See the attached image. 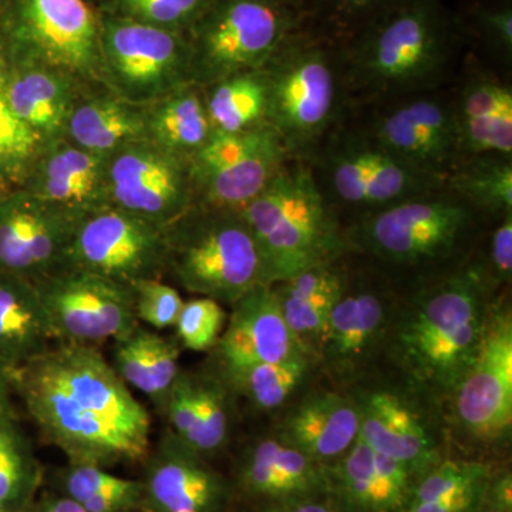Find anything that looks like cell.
<instances>
[{"label": "cell", "instance_id": "cell-1", "mask_svg": "<svg viewBox=\"0 0 512 512\" xmlns=\"http://www.w3.org/2000/svg\"><path fill=\"white\" fill-rule=\"evenodd\" d=\"M12 375L40 436L70 464L104 468L150 454V414L99 348L56 343Z\"/></svg>", "mask_w": 512, "mask_h": 512}, {"label": "cell", "instance_id": "cell-2", "mask_svg": "<svg viewBox=\"0 0 512 512\" xmlns=\"http://www.w3.org/2000/svg\"><path fill=\"white\" fill-rule=\"evenodd\" d=\"M463 35L441 0H400L342 43L346 83L379 97L434 89Z\"/></svg>", "mask_w": 512, "mask_h": 512}, {"label": "cell", "instance_id": "cell-3", "mask_svg": "<svg viewBox=\"0 0 512 512\" xmlns=\"http://www.w3.org/2000/svg\"><path fill=\"white\" fill-rule=\"evenodd\" d=\"M487 289L484 269L470 265L420 293L397 332V353L417 382L456 392L480 349Z\"/></svg>", "mask_w": 512, "mask_h": 512}, {"label": "cell", "instance_id": "cell-4", "mask_svg": "<svg viewBox=\"0 0 512 512\" xmlns=\"http://www.w3.org/2000/svg\"><path fill=\"white\" fill-rule=\"evenodd\" d=\"M242 214L258 248L265 285L338 261L346 249L335 211L311 167L298 158H291Z\"/></svg>", "mask_w": 512, "mask_h": 512}, {"label": "cell", "instance_id": "cell-5", "mask_svg": "<svg viewBox=\"0 0 512 512\" xmlns=\"http://www.w3.org/2000/svg\"><path fill=\"white\" fill-rule=\"evenodd\" d=\"M268 124L292 158L312 157L335 131L346 73L342 46L302 26L262 67Z\"/></svg>", "mask_w": 512, "mask_h": 512}, {"label": "cell", "instance_id": "cell-6", "mask_svg": "<svg viewBox=\"0 0 512 512\" xmlns=\"http://www.w3.org/2000/svg\"><path fill=\"white\" fill-rule=\"evenodd\" d=\"M164 235L167 274L185 291L234 305L264 284L258 248L242 211L195 202Z\"/></svg>", "mask_w": 512, "mask_h": 512}, {"label": "cell", "instance_id": "cell-7", "mask_svg": "<svg viewBox=\"0 0 512 512\" xmlns=\"http://www.w3.org/2000/svg\"><path fill=\"white\" fill-rule=\"evenodd\" d=\"M0 57L46 67L82 92L106 87L100 15L84 0H9L0 25Z\"/></svg>", "mask_w": 512, "mask_h": 512}, {"label": "cell", "instance_id": "cell-8", "mask_svg": "<svg viewBox=\"0 0 512 512\" xmlns=\"http://www.w3.org/2000/svg\"><path fill=\"white\" fill-rule=\"evenodd\" d=\"M302 26L301 13L281 0H210L185 32L192 83L207 87L261 70Z\"/></svg>", "mask_w": 512, "mask_h": 512}, {"label": "cell", "instance_id": "cell-9", "mask_svg": "<svg viewBox=\"0 0 512 512\" xmlns=\"http://www.w3.org/2000/svg\"><path fill=\"white\" fill-rule=\"evenodd\" d=\"M316 150L313 177L332 207L355 208L366 215L397 202L446 187V181L421 173L376 143L366 131L330 134ZM333 210V208H332Z\"/></svg>", "mask_w": 512, "mask_h": 512}, {"label": "cell", "instance_id": "cell-10", "mask_svg": "<svg viewBox=\"0 0 512 512\" xmlns=\"http://www.w3.org/2000/svg\"><path fill=\"white\" fill-rule=\"evenodd\" d=\"M104 86L146 107L192 83L191 52L184 33L99 13Z\"/></svg>", "mask_w": 512, "mask_h": 512}, {"label": "cell", "instance_id": "cell-11", "mask_svg": "<svg viewBox=\"0 0 512 512\" xmlns=\"http://www.w3.org/2000/svg\"><path fill=\"white\" fill-rule=\"evenodd\" d=\"M477 212L443 187L366 215L360 238L369 252L390 264H433L456 252Z\"/></svg>", "mask_w": 512, "mask_h": 512}, {"label": "cell", "instance_id": "cell-12", "mask_svg": "<svg viewBox=\"0 0 512 512\" xmlns=\"http://www.w3.org/2000/svg\"><path fill=\"white\" fill-rule=\"evenodd\" d=\"M55 343L99 348L138 325L133 286L63 266L35 281Z\"/></svg>", "mask_w": 512, "mask_h": 512}, {"label": "cell", "instance_id": "cell-13", "mask_svg": "<svg viewBox=\"0 0 512 512\" xmlns=\"http://www.w3.org/2000/svg\"><path fill=\"white\" fill-rule=\"evenodd\" d=\"M291 158L269 124L214 131L190 160L195 202L242 211Z\"/></svg>", "mask_w": 512, "mask_h": 512}, {"label": "cell", "instance_id": "cell-14", "mask_svg": "<svg viewBox=\"0 0 512 512\" xmlns=\"http://www.w3.org/2000/svg\"><path fill=\"white\" fill-rule=\"evenodd\" d=\"M64 266L127 286L163 279L164 229L111 205L77 225Z\"/></svg>", "mask_w": 512, "mask_h": 512}, {"label": "cell", "instance_id": "cell-15", "mask_svg": "<svg viewBox=\"0 0 512 512\" xmlns=\"http://www.w3.org/2000/svg\"><path fill=\"white\" fill-rule=\"evenodd\" d=\"M107 181L113 207L163 229L195 204L190 161L147 138L109 154Z\"/></svg>", "mask_w": 512, "mask_h": 512}, {"label": "cell", "instance_id": "cell-16", "mask_svg": "<svg viewBox=\"0 0 512 512\" xmlns=\"http://www.w3.org/2000/svg\"><path fill=\"white\" fill-rule=\"evenodd\" d=\"M421 173L446 181L461 158L454 97L434 89L393 97L366 131Z\"/></svg>", "mask_w": 512, "mask_h": 512}, {"label": "cell", "instance_id": "cell-17", "mask_svg": "<svg viewBox=\"0 0 512 512\" xmlns=\"http://www.w3.org/2000/svg\"><path fill=\"white\" fill-rule=\"evenodd\" d=\"M456 413L478 440L495 441L512 426V320L510 309L487 311L480 349L458 384Z\"/></svg>", "mask_w": 512, "mask_h": 512}, {"label": "cell", "instance_id": "cell-18", "mask_svg": "<svg viewBox=\"0 0 512 512\" xmlns=\"http://www.w3.org/2000/svg\"><path fill=\"white\" fill-rule=\"evenodd\" d=\"M77 225L25 188L0 194V271L30 281L66 265Z\"/></svg>", "mask_w": 512, "mask_h": 512}, {"label": "cell", "instance_id": "cell-19", "mask_svg": "<svg viewBox=\"0 0 512 512\" xmlns=\"http://www.w3.org/2000/svg\"><path fill=\"white\" fill-rule=\"evenodd\" d=\"M109 154L94 153L62 137L46 144L22 188L74 224L111 207Z\"/></svg>", "mask_w": 512, "mask_h": 512}, {"label": "cell", "instance_id": "cell-20", "mask_svg": "<svg viewBox=\"0 0 512 512\" xmlns=\"http://www.w3.org/2000/svg\"><path fill=\"white\" fill-rule=\"evenodd\" d=\"M141 510L146 512H215L224 498L221 477L170 433L148 454Z\"/></svg>", "mask_w": 512, "mask_h": 512}, {"label": "cell", "instance_id": "cell-21", "mask_svg": "<svg viewBox=\"0 0 512 512\" xmlns=\"http://www.w3.org/2000/svg\"><path fill=\"white\" fill-rule=\"evenodd\" d=\"M232 306L227 329L215 346L222 367L281 363L309 355L289 329L274 285H256Z\"/></svg>", "mask_w": 512, "mask_h": 512}, {"label": "cell", "instance_id": "cell-22", "mask_svg": "<svg viewBox=\"0 0 512 512\" xmlns=\"http://www.w3.org/2000/svg\"><path fill=\"white\" fill-rule=\"evenodd\" d=\"M9 106L46 143L66 137L67 123L82 90L46 67L0 57Z\"/></svg>", "mask_w": 512, "mask_h": 512}, {"label": "cell", "instance_id": "cell-23", "mask_svg": "<svg viewBox=\"0 0 512 512\" xmlns=\"http://www.w3.org/2000/svg\"><path fill=\"white\" fill-rule=\"evenodd\" d=\"M461 157L512 156V89L487 73L473 74L454 97Z\"/></svg>", "mask_w": 512, "mask_h": 512}, {"label": "cell", "instance_id": "cell-24", "mask_svg": "<svg viewBox=\"0 0 512 512\" xmlns=\"http://www.w3.org/2000/svg\"><path fill=\"white\" fill-rule=\"evenodd\" d=\"M359 437L376 453L416 471L436 463V444L412 407L396 394H369L359 406Z\"/></svg>", "mask_w": 512, "mask_h": 512}, {"label": "cell", "instance_id": "cell-25", "mask_svg": "<svg viewBox=\"0 0 512 512\" xmlns=\"http://www.w3.org/2000/svg\"><path fill=\"white\" fill-rule=\"evenodd\" d=\"M53 342L35 282L0 271V362L13 372Z\"/></svg>", "mask_w": 512, "mask_h": 512}, {"label": "cell", "instance_id": "cell-26", "mask_svg": "<svg viewBox=\"0 0 512 512\" xmlns=\"http://www.w3.org/2000/svg\"><path fill=\"white\" fill-rule=\"evenodd\" d=\"M359 430V407L339 394L322 393L296 407L285 421L282 440L319 463L348 453Z\"/></svg>", "mask_w": 512, "mask_h": 512}, {"label": "cell", "instance_id": "cell-27", "mask_svg": "<svg viewBox=\"0 0 512 512\" xmlns=\"http://www.w3.org/2000/svg\"><path fill=\"white\" fill-rule=\"evenodd\" d=\"M66 138L94 153H113L147 138L146 109L121 99L107 87L86 90L74 103Z\"/></svg>", "mask_w": 512, "mask_h": 512}, {"label": "cell", "instance_id": "cell-28", "mask_svg": "<svg viewBox=\"0 0 512 512\" xmlns=\"http://www.w3.org/2000/svg\"><path fill=\"white\" fill-rule=\"evenodd\" d=\"M346 285L348 279L336 261L274 285L286 323L309 355L313 348L319 349L330 313Z\"/></svg>", "mask_w": 512, "mask_h": 512}, {"label": "cell", "instance_id": "cell-29", "mask_svg": "<svg viewBox=\"0 0 512 512\" xmlns=\"http://www.w3.org/2000/svg\"><path fill=\"white\" fill-rule=\"evenodd\" d=\"M387 305L369 289L350 292L348 285L333 306L319 350L330 365L349 369L375 348L386 325Z\"/></svg>", "mask_w": 512, "mask_h": 512}, {"label": "cell", "instance_id": "cell-30", "mask_svg": "<svg viewBox=\"0 0 512 512\" xmlns=\"http://www.w3.org/2000/svg\"><path fill=\"white\" fill-rule=\"evenodd\" d=\"M180 353L178 340L138 323L114 340L111 365L127 386L146 394L160 410L180 376Z\"/></svg>", "mask_w": 512, "mask_h": 512}, {"label": "cell", "instance_id": "cell-31", "mask_svg": "<svg viewBox=\"0 0 512 512\" xmlns=\"http://www.w3.org/2000/svg\"><path fill=\"white\" fill-rule=\"evenodd\" d=\"M144 109L147 140L185 160L190 161L214 134L204 89L197 84H187Z\"/></svg>", "mask_w": 512, "mask_h": 512}, {"label": "cell", "instance_id": "cell-32", "mask_svg": "<svg viewBox=\"0 0 512 512\" xmlns=\"http://www.w3.org/2000/svg\"><path fill=\"white\" fill-rule=\"evenodd\" d=\"M202 89L215 131L238 133L268 124V89L262 70L234 74Z\"/></svg>", "mask_w": 512, "mask_h": 512}, {"label": "cell", "instance_id": "cell-33", "mask_svg": "<svg viewBox=\"0 0 512 512\" xmlns=\"http://www.w3.org/2000/svg\"><path fill=\"white\" fill-rule=\"evenodd\" d=\"M446 187L478 212L512 214V156L461 157Z\"/></svg>", "mask_w": 512, "mask_h": 512}, {"label": "cell", "instance_id": "cell-34", "mask_svg": "<svg viewBox=\"0 0 512 512\" xmlns=\"http://www.w3.org/2000/svg\"><path fill=\"white\" fill-rule=\"evenodd\" d=\"M40 470L32 441L18 419L0 421V512H20L32 500Z\"/></svg>", "mask_w": 512, "mask_h": 512}, {"label": "cell", "instance_id": "cell-35", "mask_svg": "<svg viewBox=\"0 0 512 512\" xmlns=\"http://www.w3.org/2000/svg\"><path fill=\"white\" fill-rule=\"evenodd\" d=\"M311 356L301 355L281 363H258L239 367H222L229 387L262 410L281 407L305 379Z\"/></svg>", "mask_w": 512, "mask_h": 512}, {"label": "cell", "instance_id": "cell-36", "mask_svg": "<svg viewBox=\"0 0 512 512\" xmlns=\"http://www.w3.org/2000/svg\"><path fill=\"white\" fill-rule=\"evenodd\" d=\"M64 495L87 512H130L140 508L143 483L107 473L92 464H70L63 477Z\"/></svg>", "mask_w": 512, "mask_h": 512}, {"label": "cell", "instance_id": "cell-37", "mask_svg": "<svg viewBox=\"0 0 512 512\" xmlns=\"http://www.w3.org/2000/svg\"><path fill=\"white\" fill-rule=\"evenodd\" d=\"M46 144L9 106L0 73V194L25 185Z\"/></svg>", "mask_w": 512, "mask_h": 512}, {"label": "cell", "instance_id": "cell-38", "mask_svg": "<svg viewBox=\"0 0 512 512\" xmlns=\"http://www.w3.org/2000/svg\"><path fill=\"white\" fill-rule=\"evenodd\" d=\"M400 0H316L306 13L319 22V29H309L333 42H348L366 26L393 8Z\"/></svg>", "mask_w": 512, "mask_h": 512}, {"label": "cell", "instance_id": "cell-39", "mask_svg": "<svg viewBox=\"0 0 512 512\" xmlns=\"http://www.w3.org/2000/svg\"><path fill=\"white\" fill-rule=\"evenodd\" d=\"M228 431L229 412L225 384L212 377H198L197 419L190 439L184 446L201 456L214 453L224 446Z\"/></svg>", "mask_w": 512, "mask_h": 512}, {"label": "cell", "instance_id": "cell-40", "mask_svg": "<svg viewBox=\"0 0 512 512\" xmlns=\"http://www.w3.org/2000/svg\"><path fill=\"white\" fill-rule=\"evenodd\" d=\"M248 458L284 477L295 487L301 498L308 497L325 487V476L320 471L318 463L282 439L259 441L252 448Z\"/></svg>", "mask_w": 512, "mask_h": 512}, {"label": "cell", "instance_id": "cell-41", "mask_svg": "<svg viewBox=\"0 0 512 512\" xmlns=\"http://www.w3.org/2000/svg\"><path fill=\"white\" fill-rule=\"evenodd\" d=\"M210 0H110L103 13L187 32Z\"/></svg>", "mask_w": 512, "mask_h": 512}, {"label": "cell", "instance_id": "cell-42", "mask_svg": "<svg viewBox=\"0 0 512 512\" xmlns=\"http://www.w3.org/2000/svg\"><path fill=\"white\" fill-rule=\"evenodd\" d=\"M461 30L477 37L490 55L503 63L512 59L511 0H488L470 6L467 19H458Z\"/></svg>", "mask_w": 512, "mask_h": 512}, {"label": "cell", "instance_id": "cell-43", "mask_svg": "<svg viewBox=\"0 0 512 512\" xmlns=\"http://www.w3.org/2000/svg\"><path fill=\"white\" fill-rule=\"evenodd\" d=\"M487 467L473 461H446L431 467L406 504L427 503L487 487Z\"/></svg>", "mask_w": 512, "mask_h": 512}, {"label": "cell", "instance_id": "cell-44", "mask_svg": "<svg viewBox=\"0 0 512 512\" xmlns=\"http://www.w3.org/2000/svg\"><path fill=\"white\" fill-rule=\"evenodd\" d=\"M225 315L221 303L215 299L200 298L184 302L175 330L180 346L194 352H207L217 346L224 332Z\"/></svg>", "mask_w": 512, "mask_h": 512}, {"label": "cell", "instance_id": "cell-45", "mask_svg": "<svg viewBox=\"0 0 512 512\" xmlns=\"http://www.w3.org/2000/svg\"><path fill=\"white\" fill-rule=\"evenodd\" d=\"M338 480L352 507L363 512H376L375 454L360 437L340 461Z\"/></svg>", "mask_w": 512, "mask_h": 512}, {"label": "cell", "instance_id": "cell-46", "mask_svg": "<svg viewBox=\"0 0 512 512\" xmlns=\"http://www.w3.org/2000/svg\"><path fill=\"white\" fill-rule=\"evenodd\" d=\"M134 311L140 323L156 330L174 328L184 301L174 286L163 279H148L133 286Z\"/></svg>", "mask_w": 512, "mask_h": 512}, {"label": "cell", "instance_id": "cell-47", "mask_svg": "<svg viewBox=\"0 0 512 512\" xmlns=\"http://www.w3.org/2000/svg\"><path fill=\"white\" fill-rule=\"evenodd\" d=\"M488 281L507 282L512 276V214L501 217L494 229L488 249V269L484 272Z\"/></svg>", "mask_w": 512, "mask_h": 512}, {"label": "cell", "instance_id": "cell-48", "mask_svg": "<svg viewBox=\"0 0 512 512\" xmlns=\"http://www.w3.org/2000/svg\"><path fill=\"white\" fill-rule=\"evenodd\" d=\"M485 487L427 503L406 504L400 512H473L483 500Z\"/></svg>", "mask_w": 512, "mask_h": 512}, {"label": "cell", "instance_id": "cell-49", "mask_svg": "<svg viewBox=\"0 0 512 512\" xmlns=\"http://www.w3.org/2000/svg\"><path fill=\"white\" fill-rule=\"evenodd\" d=\"M15 394L12 370L0 362V421L18 419L15 403H13Z\"/></svg>", "mask_w": 512, "mask_h": 512}, {"label": "cell", "instance_id": "cell-50", "mask_svg": "<svg viewBox=\"0 0 512 512\" xmlns=\"http://www.w3.org/2000/svg\"><path fill=\"white\" fill-rule=\"evenodd\" d=\"M491 501L493 508L497 510L511 512L512 508V480L510 474H504L503 477L495 481L493 490H491Z\"/></svg>", "mask_w": 512, "mask_h": 512}, {"label": "cell", "instance_id": "cell-51", "mask_svg": "<svg viewBox=\"0 0 512 512\" xmlns=\"http://www.w3.org/2000/svg\"><path fill=\"white\" fill-rule=\"evenodd\" d=\"M37 512H87L84 510L82 505L77 504L72 498L66 497H52L47 498L40 505L39 511Z\"/></svg>", "mask_w": 512, "mask_h": 512}, {"label": "cell", "instance_id": "cell-52", "mask_svg": "<svg viewBox=\"0 0 512 512\" xmlns=\"http://www.w3.org/2000/svg\"><path fill=\"white\" fill-rule=\"evenodd\" d=\"M265 512H332L328 505L313 503V501H299V503H286L269 508Z\"/></svg>", "mask_w": 512, "mask_h": 512}, {"label": "cell", "instance_id": "cell-53", "mask_svg": "<svg viewBox=\"0 0 512 512\" xmlns=\"http://www.w3.org/2000/svg\"><path fill=\"white\" fill-rule=\"evenodd\" d=\"M281 2H284L289 8L296 10V12L301 13L302 18H305L306 13L311 10L316 0H281Z\"/></svg>", "mask_w": 512, "mask_h": 512}, {"label": "cell", "instance_id": "cell-54", "mask_svg": "<svg viewBox=\"0 0 512 512\" xmlns=\"http://www.w3.org/2000/svg\"><path fill=\"white\" fill-rule=\"evenodd\" d=\"M9 0H0V25H2V20L5 18L6 9H8Z\"/></svg>", "mask_w": 512, "mask_h": 512}, {"label": "cell", "instance_id": "cell-55", "mask_svg": "<svg viewBox=\"0 0 512 512\" xmlns=\"http://www.w3.org/2000/svg\"><path fill=\"white\" fill-rule=\"evenodd\" d=\"M491 512H505V511H500V510H497V508H493V510H491Z\"/></svg>", "mask_w": 512, "mask_h": 512}]
</instances>
